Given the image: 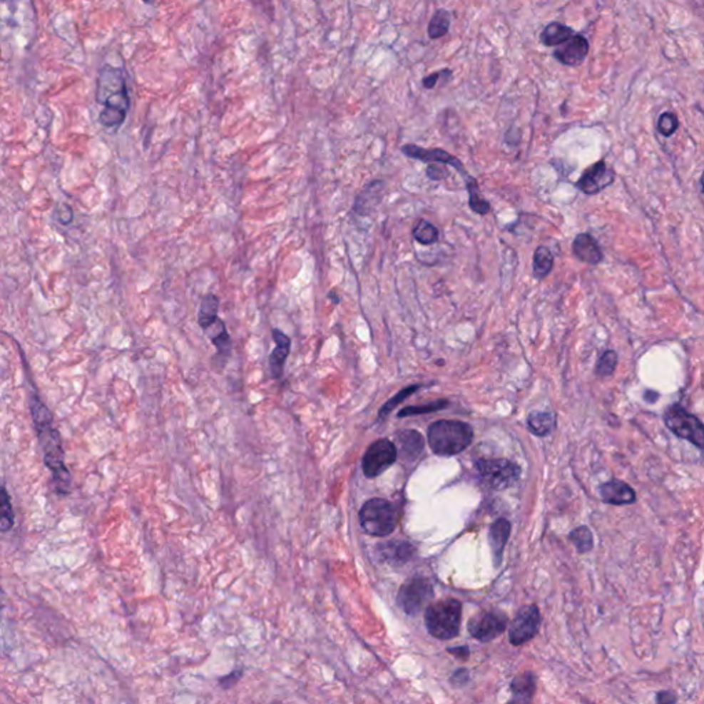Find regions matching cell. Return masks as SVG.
Here are the masks:
<instances>
[{
	"label": "cell",
	"instance_id": "6da1fadb",
	"mask_svg": "<svg viewBox=\"0 0 704 704\" xmlns=\"http://www.w3.org/2000/svg\"><path fill=\"white\" fill-rule=\"evenodd\" d=\"M31 410L39 442L43 449L44 462L53 474L58 493L68 494L71 490V474L65 465L62 442L57 428L54 427L53 416L46 404H43L35 395L31 399Z\"/></svg>",
	"mask_w": 704,
	"mask_h": 704
},
{
	"label": "cell",
	"instance_id": "7a4b0ae2",
	"mask_svg": "<svg viewBox=\"0 0 704 704\" xmlns=\"http://www.w3.org/2000/svg\"><path fill=\"white\" fill-rule=\"evenodd\" d=\"M472 440V427L462 421L440 419L428 428L429 447L442 457L457 456L469 447Z\"/></svg>",
	"mask_w": 704,
	"mask_h": 704
},
{
	"label": "cell",
	"instance_id": "3957f363",
	"mask_svg": "<svg viewBox=\"0 0 704 704\" xmlns=\"http://www.w3.org/2000/svg\"><path fill=\"white\" fill-rule=\"evenodd\" d=\"M462 606L456 598L431 604L425 611V625L431 636L439 640L454 638L459 633Z\"/></svg>",
	"mask_w": 704,
	"mask_h": 704
},
{
	"label": "cell",
	"instance_id": "277c9868",
	"mask_svg": "<svg viewBox=\"0 0 704 704\" xmlns=\"http://www.w3.org/2000/svg\"><path fill=\"white\" fill-rule=\"evenodd\" d=\"M398 516L395 506L382 498H372L359 511V523L364 533L373 536H387L394 533Z\"/></svg>",
	"mask_w": 704,
	"mask_h": 704
},
{
	"label": "cell",
	"instance_id": "5b68a950",
	"mask_svg": "<svg viewBox=\"0 0 704 704\" xmlns=\"http://www.w3.org/2000/svg\"><path fill=\"white\" fill-rule=\"evenodd\" d=\"M483 483L493 490H505L512 487L520 479V466L509 459L483 458L475 464Z\"/></svg>",
	"mask_w": 704,
	"mask_h": 704
},
{
	"label": "cell",
	"instance_id": "8992f818",
	"mask_svg": "<svg viewBox=\"0 0 704 704\" xmlns=\"http://www.w3.org/2000/svg\"><path fill=\"white\" fill-rule=\"evenodd\" d=\"M667 428L678 438L685 439L699 449H703L704 427L696 416L688 413L680 404L670 406L665 413Z\"/></svg>",
	"mask_w": 704,
	"mask_h": 704
},
{
	"label": "cell",
	"instance_id": "52a82bcc",
	"mask_svg": "<svg viewBox=\"0 0 704 704\" xmlns=\"http://www.w3.org/2000/svg\"><path fill=\"white\" fill-rule=\"evenodd\" d=\"M398 458L397 446L388 439H379L369 446L362 459L363 474L369 479L384 474Z\"/></svg>",
	"mask_w": 704,
	"mask_h": 704
},
{
	"label": "cell",
	"instance_id": "ba28073f",
	"mask_svg": "<svg viewBox=\"0 0 704 704\" xmlns=\"http://www.w3.org/2000/svg\"><path fill=\"white\" fill-rule=\"evenodd\" d=\"M434 589L428 579L416 576L409 579L399 590L398 604L409 615L419 613L422 607L432 598Z\"/></svg>",
	"mask_w": 704,
	"mask_h": 704
},
{
	"label": "cell",
	"instance_id": "9c48e42d",
	"mask_svg": "<svg viewBox=\"0 0 704 704\" xmlns=\"http://www.w3.org/2000/svg\"><path fill=\"white\" fill-rule=\"evenodd\" d=\"M508 626V616L501 611H483L475 615L469 623V633L479 641H491L501 636Z\"/></svg>",
	"mask_w": 704,
	"mask_h": 704
},
{
	"label": "cell",
	"instance_id": "30bf717a",
	"mask_svg": "<svg viewBox=\"0 0 704 704\" xmlns=\"http://www.w3.org/2000/svg\"><path fill=\"white\" fill-rule=\"evenodd\" d=\"M541 625V612L536 606L520 609L509 628V641L512 646H523L534 638Z\"/></svg>",
	"mask_w": 704,
	"mask_h": 704
},
{
	"label": "cell",
	"instance_id": "8fae6325",
	"mask_svg": "<svg viewBox=\"0 0 704 704\" xmlns=\"http://www.w3.org/2000/svg\"><path fill=\"white\" fill-rule=\"evenodd\" d=\"M402 153L410 158H414V160H419L422 163H432V164H444V165H452L457 170L461 175H464L465 178V182L471 180L472 178L468 175V172L465 171L464 165L461 164V161L458 160L457 157H454L453 154L443 151V149H425V148H421V146H417V145H404L402 146Z\"/></svg>",
	"mask_w": 704,
	"mask_h": 704
},
{
	"label": "cell",
	"instance_id": "7c38bea8",
	"mask_svg": "<svg viewBox=\"0 0 704 704\" xmlns=\"http://www.w3.org/2000/svg\"><path fill=\"white\" fill-rule=\"evenodd\" d=\"M613 179L615 175L609 170L606 161H598L583 172L576 182V188L585 194H597L612 185Z\"/></svg>",
	"mask_w": 704,
	"mask_h": 704
},
{
	"label": "cell",
	"instance_id": "4fadbf2b",
	"mask_svg": "<svg viewBox=\"0 0 704 704\" xmlns=\"http://www.w3.org/2000/svg\"><path fill=\"white\" fill-rule=\"evenodd\" d=\"M589 53V41L582 35H573L571 39L560 44L553 56L567 66H578L581 65Z\"/></svg>",
	"mask_w": 704,
	"mask_h": 704
},
{
	"label": "cell",
	"instance_id": "5bb4252c",
	"mask_svg": "<svg viewBox=\"0 0 704 704\" xmlns=\"http://www.w3.org/2000/svg\"><path fill=\"white\" fill-rule=\"evenodd\" d=\"M272 340L275 343V348L271 351L270 358H268V366H270V373L274 379H280L284 373V366L286 359L290 352V339L286 336L285 333L280 329H272Z\"/></svg>",
	"mask_w": 704,
	"mask_h": 704
},
{
	"label": "cell",
	"instance_id": "9a60e30c",
	"mask_svg": "<svg viewBox=\"0 0 704 704\" xmlns=\"http://www.w3.org/2000/svg\"><path fill=\"white\" fill-rule=\"evenodd\" d=\"M600 495L609 505H630L636 502V493L628 483L611 480L600 487Z\"/></svg>",
	"mask_w": 704,
	"mask_h": 704
},
{
	"label": "cell",
	"instance_id": "2e32d148",
	"mask_svg": "<svg viewBox=\"0 0 704 704\" xmlns=\"http://www.w3.org/2000/svg\"><path fill=\"white\" fill-rule=\"evenodd\" d=\"M572 252L588 265H598L603 260V250L590 234H578L572 243Z\"/></svg>",
	"mask_w": 704,
	"mask_h": 704
},
{
	"label": "cell",
	"instance_id": "e0dca14e",
	"mask_svg": "<svg viewBox=\"0 0 704 704\" xmlns=\"http://www.w3.org/2000/svg\"><path fill=\"white\" fill-rule=\"evenodd\" d=\"M384 191V183L381 180H374L369 183L363 190L357 195L354 203V212L361 216H367L370 212L376 210L380 204L381 197Z\"/></svg>",
	"mask_w": 704,
	"mask_h": 704
},
{
	"label": "cell",
	"instance_id": "ac0fdd59",
	"mask_svg": "<svg viewBox=\"0 0 704 704\" xmlns=\"http://www.w3.org/2000/svg\"><path fill=\"white\" fill-rule=\"evenodd\" d=\"M204 333L208 336L210 343L216 348V358H229L231 352V339L225 322L220 318H216L210 326L204 329Z\"/></svg>",
	"mask_w": 704,
	"mask_h": 704
},
{
	"label": "cell",
	"instance_id": "d6986e66",
	"mask_svg": "<svg viewBox=\"0 0 704 704\" xmlns=\"http://www.w3.org/2000/svg\"><path fill=\"white\" fill-rule=\"evenodd\" d=\"M509 535H511V523L506 519H498L495 523L491 524L490 534H489V541H490V546H491V551L494 554V561H496V566L501 564L504 549H505V545L508 542Z\"/></svg>",
	"mask_w": 704,
	"mask_h": 704
},
{
	"label": "cell",
	"instance_id": "ffe728a7",
	"mask_svg": "<svg viewBox=\"0 0 704 704\" xmlns=\"http://www.w3.org/2000/svg\"><path fill=\"white\" fill-rule=\"evenodd\" d=\"M398 438H399L402 454H403L404 459L414 461L422 453L424 439L417 431H414V429L402 431L398 435Z\"/></svg>",
	"mask_w": 704,
	"mask_h": 704
},
{
	"label": "cell",
	"instance_id": "44dd1931",
	"mask_svg": "<svg viewBox=\"0 0 704 704\" xmlns=\"http://www.w3.org/2000/svg\"><path fill=\"white\" fill-rule=\"evenodd\" d=\"M573 35H575V32L570 26H567L561 22H552L541 34V41L548 47H554V46L563 44L564 41L571 39Z\"/></svg>",
	"mask_w": 704,
	"mask_h": 704
},
{
	"label": "cell",
	"instance_id": "7402d4cb",
	"mask_svg": "<svg viewBox=\"0 0 704 704\" xmlns=\"http://www.w3.org/2000/svg\"><path fill=\"white\" fill-rule=\"evenodd\" d=\"M380 553L382 558L392 564L406 563L414 553V548L407 542H391L381 545Z\"/></svg>",
	"mask_w": 704,
	"mask_h": 704
},
{
	"label": "cell",
	"instance_id": "603a6c76",
	"mask_svg": "<svg viewBox=\"0 0 704 704\" xmlns=\"http://www.w3.org/2000/svg\"><path fill=\"white\" fill-rule=\"evenodd\" d=\"M536 688V680L533 673L527 671L520 675H517L511 685L514 700L519 702H529L531 700Z\"/></svg>",
	"mask_w": 704,
	"mask_h": 704
},
{
	"label": "cell",
	"instance_id": "cb8c5ba5",
	"mask_svg": "<svg viewBox=\"0 0 704 704\" xmlns=\"http://www.w3.org/2000/svg\"><path fill=\"white\" fill-rule=\"evenodd\" d=\"M554 422L556 419L551 412H534L527 419L529 429L536 437L549 435L554 428Z\"/></svg>",
	"mask_w": 704,
	"mask_h": 704
},
{
	"label": "cell",
	"instance_id": "d4e9b609",
	"mask_svg": "<svg viewBox=\"0 0 704 704\" xmlns=\"http://www.w3.org/2000/svg\"><path fill=\"white\" fill-rule=\"evenodd\" d=\"M219 311V297L216 295L208 293L203 297L201 305L198 310V325L204 330L207 326H210L218 317Z\"/></svg>",
	"mask_w": 704,
	"mask_h": 704
},
{
	"label": "cell",
	"instance_id": "484cf974",
	"mask_svg": "<svg viewBox=\"0 0 704 704\" xmlns=\"http://www.w3.org/2000/svg\"><path fill=\"white\" fill-rule=\"evenodd\" d=\"M553 268L552 252L546 247H538L534 253V277L541 281L549 275Z\"/></svg>",
	"mask_w": 704,
	"mask_h": 704
},
{
	"label": "cell",
	"instance_id": "4316f807",
	"mask_svg": "<svg viewBox=\"0 0 704 704\" xmlns=\"http://www.w3.org/2000/svg\"><path fill=\"white\" fill-rule=\"evenodd\" d=\"M450 22H452L450 13L444 9H440L429 21L428 36L431 39H439L444 36L450 29Z\"/></svg>",
	"mask_w": 704,
	"mask_h": 704
},
{
	"label": "cell",
	"instance_id": "83f0119b",
	"mask_svg": "<svg viewBox=\"0 0 704 704\" xmlns=\"http://www.w3.org/2000/svg\"><path fill=\"white\" fill-rule=\"evenodd\" d=\"M14 524V512L11 499L3 483H0V531H7Z\"/></svg>",
	"mask_w": 704,
	"mask_h": 704
},
{
	"label": "cell",
	"instance_id": "f1b7e54d",
	"mask_svg": "<svg viewBox=\"0 0 704 704\" xmlns=\"http://www.w3.org/2000/svg\"><path fill=\"white\" fill-rule=\"evenodd\" d=\"M413 237L421 245H432L438 243L439 230L427 220H419L413 230Z\"/></svg>",
	"mask_w": 704,
	"mask_h": 704
},
{
	"label": "cell",
	"instance_id": "f546056e",
	"mask_svg": "<svg viewBox=\"0 0 704 704\" xmlns=\"http://www.w3.org/2000/svg\"><path fill=\"white\" fill-rule=\"evenodd\" d=\"M449 406V400L446 399H439L435 400V402H431V403H427V404H421V406H407L404 409H402L398 414V417H410V416H419V414H429V413H435V412H439V410H443Z\"/></svg>",
	"mask_w": 704,
	"mask_h": 704
},
{
	"label": "cell",
	"instance_id": "4dcf8cb0",
	"mask_svg": "<svg viewBox=\"0 0 704 704\" xmlns=\"http://www.w3.org/2000/svg\"><path fill=\"white\" fill-rule=\"evenodd\" d=\"M466 189L469 191V205H471V210H475L476 213L479 215H486L490 212V204L489 201L480 194V190H479V186L476 183L475 179L472 178L471 180L466 182Z\"/></svg>",
	"mask_w": 704,
	"mask_h": 704
},
{
	"label": "cell",
	"instance_id": "1f68e13d",
	"mask_svg": "<svg viewBox=\"0 0 704 704\" xmlns=\"http://www.w3.org/2000/svg\"><path fill=\"white\" fill-rule=\"evenodd\" d=\"M572 544L579 553H588L593 549V535L588 527H578L572 531Z\"/></svg>",
	"mask_w": 704,
	"mask_h": 704
},
{
	"label": "cell",
	"instance_id": "d6a6232c",
	"mask_svg": "<svg viewBox=\"0 0 704 704\" xmlns=\"http://www.w3.org/2000/svg\"><path fill=\"white\" fill-rule=\"evenodd\" d=\"M419 388H421V385H419V384H416V385H410V387H407V388H403V389L399 391V392H398L394 398H391V399L388 400V402H387V403L381 407L380 412H379V417H380V419L387 417V416H388V414H389V413H391V412H392V410H394V409H395L399 403H402V402L404 399H407L410 395H413V394H414L417 389H419Z\"/></svg>",
	"mask_w": 704,
	"mask_h": 704
},
{
	"label": "cell",
	"instance_id": "836d02e7",
	"mask_svg": "<svg viewBox=\"0 0 704 704\" xmlns=\"http://www.w3.org/2000/svg\"><path fill=\"white\" fill-rule=\"evenodd\" d=\"M616 364H618V355L615 351H606L601 358L597 362V366H596V373L597 376L600 377H608L611 376L615 369H616Z\"/></svg>",
	"mask_w": 704,
	"mask_h": 704
},
{
	"label": "cell",
	"instance_id": "e575fe53",
	"mask_svg": "<svg viewBox=\"0 0 704 704\" xmlns=\"http://www.w3.org/2000/svg\"><path fill=\"white\" fill-rule=\"evenodd\" d=\"M678 126H680V123H678L677 116L671 113V112L662 113L658 120V131L662 133L663 136H671L678 130Z\"/></svg>",
	"mask_w": 704,
	"mask_h": 704
},
{
	"label": "cell",
	"instance_id": "d590c367",
	"mask_svg": "<svg viewBox=\"0 0 704 704\" xmlns=\"http://www.w3.org/2000/svg\"><path fill=\"white\" fill-rule=\"evenodd\" d=\"M427 175H428V178H431L434 180H440V179L447 178L449 176V172H447V170L444 167L440 168L437 164H431L428 167V170H427Z\"/></svg>",
	"mask_w": 704,
	"mask_h": 704
},
{
	"label": "cell",
	"instance_id": "8d00e7d4",
	"mask_svg": "<svg viewBox=\"0 0 704 704\" xmlns=\"http://www.w3.org/2000/svg\"><path fill=\"white\" fill-rule=\"evenodd\" d=\"M444 71H446V69H444ZM444 71H440V72H437V73H432V75L425 77V78L422 80L424 87H425V88H428V90H432V88L437 86L439 77H442V75L444 73Z\"/></svg>",
	"mask_w": 704,
	"mask_h": 704
},
{
	"label": "cell",
	"instance_id": "74e56055",
	"mask_svg": "<svg viewBox=\"0 0 704 704\" xmlns=\"http://www.w3.org/2000/svg\"><path fill=\"white\" fill-rule=\"evenodd\" d=\"M449 652L461 660H466L469 658V649L466 647L449 648Z\"/></svg>",
	"mask_w": 704,
	"mask_h": 704
},
{
	"label": "cell",
	"instance_id": "f35d334b",
	"mask_svg": "<svg viewBox=\"0 0 704 704\" xmlns=\"http://www.w3.org/2000/svg\"><path fill=\"white\" fill-rule=\"evenodd\" d=\"M658 702H660V703H670V702H675V698L671 693H668V692H662V693L658 695Z\"/></svg>",
	"mask_w": 704,
	"mask_h": 704
},
{
	"label": "cell",
	"instance_id": "ab89813d",
	"mask_svg": "<svg viewBox=\"0 0 704 704\" xmlns=\"http://www.w3.org/2000/svg\"><path fill=\"white\" fill-rule=\"evenodd\" d=\"M329 297H332V299H333V302H335V305H339V302H340V299H339V296H337V293L335 295V290H332V293L329 295Z\"/></svg>",
	"mask_w": 704,
	"mask_h": 704
},
{
	"label": "cell",
	"instance_id": "60d3db41",
	"mask_svg": "<svg viewBox=\"0 0 704 704\" xmlns=\"http://www.w3.org/2000/svg\"><path fill=\"white\" fill-rule=\"evenodd\" d=\"M143 1H145V3H148V4H152L153 3V0H143Z\"/></svg>",
	"mask_w": 704,
	"mask_h": 704
},
{
	"label": "cell",
	"instance_id": "b9f144b4",
	"mask_svg": "<svg viewBox=\"0 0 704 704\" xmlns=\"http://www.w3.org/2000/svg\"><path fill=\"white\" fill-rule=\"evenodd\" d=\"M0 1H4V0H0Z\"/></svg>",
	"mask_w": 704,
	"mask_h": 704
}]
</instances>
